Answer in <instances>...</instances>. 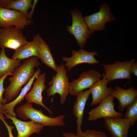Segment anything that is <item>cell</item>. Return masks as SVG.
Returning <instances> with one entry per match:
<instances>
[{
  "label": "cell",
  "mask_w": 137,
  "mask_h": 137,
  "mask_svg": "<svg viewBox=\"0 0 137 137\" xmlns=\"http://www.w3.org/2000/svg\"><path fill=\"white\" fill-rule=\"evenodd\" d=\"M40 63L36 57L28 58L13 73L8 81L10 82L5 89L4 98L7 102H10L19 95L22 87L26 85L34 75L35 68H38Z\"/></svg>",
  "instance_id": "obj_1"
},
{
  "label": "cell",
  "mask_w": 137,
  "mask_h": 137,
  "mask_svg": "<svg viewBox=\"0 0 137 137\" xmlns=\"http://www.w3.org/2000/svg\"><path fill=\"white\" fill-rule=\"evenodd\" d=\"M16 112L19 118L24 120L30 119L44 126H64L65 115L61 114L55 117L48 116L44 114L41 110H37L32 107V104L26 102L20 106Z\"/></svg>",
  "instance_id": "obj_2"
},
{
  "label": "cell",
  "mask_w": 137,
  "mask_h": 137,
  "mask_svg": "<svg viewBox=\"0 0 137 137\" xmlns=\"http://www.w3.org/2000/svg\"><path fill=\"white\" fill-rule=\"evenodd\" d=\"M67 71L63 64L61 63L58 65L56 74L53 76L52 80L48 83L49 87L46 90L48 96H53L56 93L59 94L61 104L65 103L69 93L70 82L67 75Z\"/></svg>",
  "instance_id": "obj_3"
},
{
  "label": "cell",
  "mask_w": 137,
  "mask_h": 137,
  "mask_svg": "<svg viewBox=\"0 0 137 137\" xmlns=\"http://www.w3.org/2000/svg\"><path fill=\"white\" fill-rule=\"evenodd\" d=\"M72 24L68 25L66 30L75 38L80 48L85 46L88 39L91 38L90 33L81 11L78 9H72L71 11Z\"/></svg>",
  "instance_id": "obj_4"
},
{
  "label": "cell",
  "mask_w": 137,
  "mask_h": 137,
  "mask_svg": "<svg viewBox=\"0 0 137 137\" xmlns=\"http://www.w3.org/2000/svg\"><path fill=\"white\" fill-rule=\"evenodd\" d=\"M28 42L22 30L15 27L0 28V48H8L15 51Z\"/></svg>",
  "instance_id": "obj_5"
},
{
  "label": "cell",
  "mask_w": 137,
  "mask_h": 137,
  "mask_svg": "<svg viewBox=\"0 0 137 137\" xmlns=\"http://www.w3.org/2000/svg\"><path fill=\"white\" fill-rule=\"evenodd\" d=\"M99 8L100 10L97 12L84 17L91 34H93L95 31H102L104 29L106 23L115 19L106 3H102Z\"/></svg>",
  "instance_id": "obj_6"
},
{
  "label": "cell",
  "mask_w": 137,
  "mask_h": 137,
  "mask_svg": "<svg viewBox=\"0 0 137 137\" xmlns=\"http://www.w3.org/2000/svg\"><path fill=\"white\" fill-rule=\"evenodd\" d=\"M114 97L111 94L108 95L97 107L91 109L88 113L89 121H94L101 118L121 117L122 113L116 111L114 108Z\"/></svg>",
  "instance_id": "obj_7"
},
{
  "label": "cell",
  "mask_w": 137,
  "mask_h": 137,
  "mask_svg": "<svg viewBox=\"0 0 137 137\" xmlns=\"http://www.w3.org/2000/svg\"><path fill=\"white\" fill-rule=\"evenodd\" d=\"M102 75L98 71L92 70L81 73L79 77L70 82L69 93L76 96L86 89H90L101 79Z\"/></svg>",
  "instance_id": "obj_8"
},
{
  "label": "cell",
  "mask_w": 137,
  "mask_h": 137,
  "mask_svg": "<svg viewBox=\"0 0 137 137\" xmlns=\"http://www.w3.org/2000/svg\"><path fill=\"white\" fill-rule=\"evenodd\" d=\"M33 23L32 21L28 19L26 15L19 11L0 7V27L14 26L22 30Z\"/></svg>",
  "instance_id": "obj_9"
},
{
  "label": "cell",
  "mask_w": 137,
  "mask_h": 137,
  "mask_svg": "<svg viewBox=\"0 0 137 137\" xmlns=\"http://www.w3.org/2000/svg\"><path fill=\"white\" fill-rule=\"evenodd\" d=\"M135 60L133 59L123 62L116 61L111 64H101L105 72V75L108 82L119 79L131 78L130 69Z\"/></svg>",
  "instance_id": "obj_10"
},
{
  "label": "cell",
  "mask_w": 137,
  "mask_h": 137,
  "mask_svg": "<svg viewBox=\"0 0 137 137\" xmlns=\"http://www.w3.org/2000/svg\"><path fill=\"white\" fill-rule=\"evenodd\" d=\"M72 55L70 57H64L62 60L66 62L64 64L67 67V70L70 71L74 67L82 63L94 64L98 63L99 61L96 59L95 55L98 56V53L93 51L88 52L83 48H80L78 50H72Z\"/></svg>",
  "instance_id": "obj_11"
},
{
  "label": "cell",
  "mask_w": 137,
  "mask_h": 137,
  "mask_svg": "<svg viewBox=\"0 0 137 137\" xmlns=\"http://www.w3.org/2000/svg\"><path fill=\"white\" fill-rule=\"evenodd\" d=\"M46 76L45 73L43 72L36 77L35 81L33 82L32 88L26 95L25 98L27 102L33 103L40 105L52 115V111L47 107L42 101V93L46 87V86L45 84Z\"/></svg>",
  "instance_id": "obj_12"
},
{
  "label": "cell",
  "mask_w": 137,
  "mask_h": 137,
  "mask_svg": "<svg viewBox=\"0 0 137 137\" xmlns=\"http://www.w3.org/2000/svg\"><path fill=\"white\" fill-rule=\"evenodd\" d=\"M121 117L104 118V124L110 132L111 137H128L131 126L130 121L128 119Z\"/></svg>",
  "instance_id": "obj_13"
},
{
  "label": "cell",
  "mask_w": 137,
  "mask_h": 137,
  "mask_svg": "<svg viewBox=\"0 0 137 137\" xmlns=\"http://www.w3.org/2000/svg\"><path fill=\"white\" fill-rule=\"evenodd\" d=\"M7 119H10L12 121L16 128L18 135L17 137H29L32 134H39L43 128L42 125L31 120L25 122L5 114Z\"/></svg>",
  "instance_id": "obj_14"
},
{
  "label": "cell",
  "mask_w": 137,
  "mask_h": 137,
  "mask_svg": "<svg viewBox=\"0 0 137 137\" xmlns=\"http://www.w3.org/2000/svg\"><path fill=\"white\" fill-rule=\"evenodd\" d=\"M41 38L39 34L34 35L32 40L15 50L12 58L22 60L35 56L39 58L38 50Z\"/></svg>",
  "instance_id": "obj_15"
},
{
  "label": "cell",
  "mask_w": 137,
  "mask_h": 137,
  "mask_svg": "<svg viewBox=\"0 0 137 137\" xmlns=\"http://www.w3.org/2000/svg\"><path fill=\"white\" fill-rule=\"evenodd\" d=\"M110 94L118 100L119 110L123 111L132 104L137 98V90L132 87L125 89L116 86L112 89Z\"/></svg>",
  "instance_id": "obj_16"
},
{
  "label": "cell",
  "mask_w": 137,
  "mask_h": 137,
  "mask_svg": "<svg viewBox=\"0 0 137 137\" xmlns=\"http://www.w3.org/2000/svg\"><path fill=\"white\" fill-rule=\"evenodd\" d=\"M91 94L90 90H86L77 96V98L73 107V112L77 118V135L80 136L82 132L81 129L84 110L86 102Z\"/></svg>",
  "instance_id": "obj_17"
},
{
  "label": "cell",
  "mask_w": 137,
  "mask_h": 137,
  "mask_svg": "<svg viewBox=\"0 0 137 137\" xmlns=\"http://www.w3.org/2000/svg\"><path fill=\"white\" fill-rule=\"evenodd\" d=\"M102 78L99 80L90 89L92 95V100L91 105L94 106L100 104L108 95L110 94L112 88L107 87L108 81L105 74H102Z\"/></svg>",
  "instance_id": "obj_18"
},
{
  "label": "cell",
  "mask_w": 137,
  "mask_h": 137,
  "mask_svg": "<svg viewBox=\"0 0 137 137\" xmlns=\"http://www.w3.org/2000/svg\"><path fill=\"white\" fill-rule=\"evenodd\" d=\"M41 72L40 68H38L33 77L22 89L17 97L13 101L3 105L2 108L3 113L16 117V114L14 111V108L17 104H20L24 100L25 96L31 89L35 79L40 74Z\"/></svg>",
  "instance_id": "obj_19"
},
{
  "label": "cell",
  "mask_w": 137,
  "mask_h": 137,
  "mask_svg": "<svg viewBox=\"0 0 137 137\" xmlns=\"http://www.w3.org/2000/svg\"><path fill=\"white\" fill-rule=\"evenodd\" d=\"M21 60L14 59L6 55L5 48H1L0 53V78L5 74H13L14 70L21 64Z\"/></svg>",
  "instance_id": "obj_20"
},
{
  "label": "cell",
  "mask_w": 137,
  "mask_h": 137,
  "mask_svg": "<svg viewBox=\"0 0 137 137\" xmlns=\"http://www.w3.org/2000/svg\"><path fill=\"white\" fill-rule=\"evenodd\" d=\"M32 2V0H0V7L19 11L27 16Z\"/></svg>",
  "instance_id": "obj_21"
},
{
  "label": "cell",
  "mask_w": 137,
  "mask_h": 137,
  "mask_svg": "<svg viewBox=\"0 0 137 137\" xmlns=\"http://www.w3.org/2000/svg\"><path fill=\"white\" fill-rule=\"evenodd\" d=\"M38 58L45 64L56 71L58 65L53 57L49 46L41 38L38 50Z\"/></svg>",
  "instance_id": "obj_22"
},
{
  "label": "cell",
  "mask_w": 137,
  "mask_h": 137,
  "mask_svg": "<svg viewBox=\"0 0 137 137\" xmlns=\"http://www.w3.org/2000/svg\"><path fill=\"white\" fill-rule=\"evenodd\" d=\"M124 116V118L128 119L130 121L131 126H133L137 120V99L128 106Z\"/></svg>",
  "instance_id": "obj_23"
},
{
  "label": "cell",
  "mask_w": 137,
  "mask_h": 137,
  "mask_svg": "<svg viewBox=\"0 0 137 137\" xmlns=\"http://www.w3.org/2000/svg\"><path fill=\"white\" fill-rule=\"evenodd\" d=\"M13 74L10 73H7L0 78V111L3 112L2 108L3 105L6 104L7 102L6 100L3 97L4 93L5 91V89L4 87V83L5 79L9 75H12Z\"/></svg>",
  "instance_id": "obj_24"
},
{
  "label": "cell",
  "mask_w": 137,
  "mask_h": 137,
  "mask_svg": "<svg viewBox=\"0 0 137 137\" xmlns=\"http://www.w3.org/2000/svg\"><path fill=\"white\" fill-rule=\"evenodd\" d=\"M80 137H108L105 133L94 130L87 129L82 132Z\"/></svg>",
  "instance_id": "obj_25"
},
{
  "label": "cell",
  "mask_w": 137,
  "mask_h": 137,
  "mask_svg": "<svg viewBox=\"0 0 137 137\" xmlns=\"http://www.w3.org/2000/svg\"><path fill=\"white\" fill-rule=\"evenodd\" d=\"M38 0H34L33 3L32 4L31 10L27 15V18L28 19L31 20L32 19V16L34 13L36 6Z\"/></svg>",
  "instance_id": "obj_26"
},
{
  "label": "cell",
  "mask_w": 137,
  "mask_h": 137,
  "mask_svg": "<svg viewBox=\"0 0 137 137\" xmlns=\"http://www.w3.org/2000/svg\"><path fill=\"white\" fill-rule=\"evenodd\" d=\"M1 120L4 123L7 128L8 132L9 137H14L12 134V130L14 128V127L8 125L6 122L4 117L2 118Z\"/></svg>",
  "instance_id": "obj_27"
},
{
  "label": "cell",
  "mask_w": 137,
  "mask_h": 137,
  "mask_svg": "<svg viewBox=\"0 0 137 137\" xmlns=\"http://www.w3.org/2000/svg\"><path fill=\"white\" fill-rule=\"evenodd\" d=\"M130 74L137 76V62H134L132 63L130 69Z\"/></svg>",
  "instance_id": "obj_28"
},
{
  "label": "cell",
  "mask_w": 137,
  "mask_h": 137,
  "mask_svg": "<svg viewBox=\"0 0 137 137\" xmlns=\"http://www.w3.org/2000/svg\"><path fill=\"white\" fill-rule=\"evenodd\" d=\"M63 136L64 137H80L74 133L69 132L63 133Z\"/></svg>",
  "instance_id": "obj_29"
},
{
  "label": "cell",
  "mask_w": 137,
  "mask_h": 137,
  "mask_svg": "<svg viewBox=\"0 0 137 137\" xmlns=\"http://www.w3.org/2000/svg\"></svg>",
  "instance_id": "obj_30"
},
{
  "label": "cell",
  "mask_w": 137,
  "mask_h": 137,
  "mask_svg": "<svg viewBox=\"0 0 137 137\" xmlns=\"http://www.w3.org/2000/svg\"></svg>",
  "instance_id": "obj_31"
}]
</instances>
